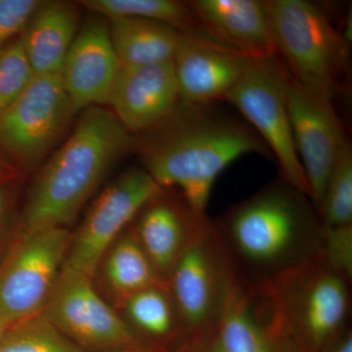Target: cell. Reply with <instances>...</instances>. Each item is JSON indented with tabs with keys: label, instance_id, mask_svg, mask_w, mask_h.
<instances>
[{
	"label": "cell",
	"instance_id": "1",
	"mask_svg": "<svg viewBox=\"0 0 352 352\" xmlns=\"http://www.w3.org/2000/svg\"><path fill=\"white\" fill-rule=\"evenodd\" d=\"M143 143L144 170L163 189L176 187L190 207L207 214L215 180L249 154L270 153L252 127L208 110V104L182 102Z\"/></svg>",
	"mask_w": 352,
	"mask_h": 352
},
{
	"label": "cell",
	"instance_id": "2",
	"mask_svg": "<svg viewBox=\"0 0 352 352\" xmlns=\"http://www.w3.org/2000/svg\"><path fill=\"white\" fill-rule=\"evenodd\" d=\"M215 223L244 284L265 283L320 256L318 212L307 195L283 180L231 208Z\"/></svg>",
	"mask_w": 352,
	"mask_h": 352
},
{
	"label": "cell",
	"instance_id": "3",
	"mask_svg": "<svg viewBox=\"0 0 352 352\" xmlns=\"http://www.w3.org/2000/svg\"><path fill=\"white\" fill-rule=\"evenodd\" d=\"M134 144L115 113L85 109L69 138L44 164L28 195L21 234L75 223L113 164Z\"/></svg>",
	"mask_w": 352,
	"mask_h": 352
},
{
	"label": "cell",
	"instance_id": "4",
	"mask_svg": "<svg viewBox=\"0 0 352 352\" xmlns=\"http://www.w3.org/2000/svg\"><path fill=\"white\" fill-rule=\"evenodd\" d=\"M254 286L298 352H327L351 330V281L320 256Z\"/></svg>",
	"mask_w": 352,
	"mask_h": 352
},
{
	"label": "cell",
	"instance_id": "5",
	"mask_svg": "<svg viewBox=\"0 0 352 352\" xmlns=\"http://www.w3.org/2000/svg\"><path fill=\"white\" fill-rule=\"evenodd\" d=\"M277 52L298 85L335 98L349 83V43L325 11L305 0H265Z\"/></svg>",
	"mask_w": 352,
	"mask_h": 352
},
{
	"label": "cell",
	"instance_id": "6",
	"mask_svg": "<svg viewBox=\"0 0 352 352\" xmlns=\"http://www.w3.org/2000/svg\"><path fill=\"white\" fill-rule=\"evenodd\" d=\"M243 283L215 221L208 219L171 270L168 288L189 338L217 333Z\"/></svg>",
	"mask_w": 352,
	"mask_h": 352
},
{
	"label": "cell",
	"instance_id": "7",
	"mask_svg": "<svg viewBox=\"0 0 352 352\" xmlns=\"http://www.w3.org/2000/svg\"><path fill=\"white\" fill-rule=\"evenodd\" d=\"M289 80L288 72L278 65L275 57L252 60L223 99L244 116L276 157L282 180L309 198L289 118Z\"/></svg>",
	"mask_w": 352,
	"mask_h": 352
},
{
	"label": "cell",
	"instance_id": "8",
	"mask_svg": "<svg viewBox=\"0 0 352 352\" xmlns=\"http://www.w3.org/2000/svg\"><path fill=\"white\" fill-rule=\"evenodd\" d=\"M72 233L51 227L21 234L0 267V318L7 325L41 314L66 263Z\"/></svg>",
	"mask_w": 352,
	"mask_h": 352
},
{
	"label": "cell",
	"instance_id": "9",
	"mask_svg": "<svg viewBox=\"0 0 352 352\" xmlns=\"http://www.w3.org/2000/svg\"><path fill=\"white\" fill-rule=\"evenodd\" d=\"M92 279L65 263L41 312L87 352L147 351L124 317L97 293Z\"/></svg>",
	"mask_w": 352,
	"mask_h": 352
},
{
	"label": "cell",
	"instance_id": "10",
	"mask_svg": "<svg viewBox=\"0 0 352 352\" xmlns=\"http://www.w3.org/2000/svg\"><path fill=\"white\" fill-rule=\"evenodd\" d=\"M73 115L60 75L36 76L0 115V146L21 166L34 168L63 138Z\"/></svg>",
	"mask_w": 352,
	"mask_h": 352
},
{
	"label": "cell",
	"instance_id": "11",
	"mask_svg": "<svg viewBox=\"0 0 352 352\" xmlns=\"http://www.w3.org/2000/svg\"><path fill=\"white\" fill-rule=\"evenodd\" d=\"M163 188L144 168L122 173L97 197L76 233H72L66 264L94 278L113 241Z\"/></svg>",
	"mask_w": 352,
	"mask_h": 352
},
{
	"label": "cell",
	"instance_id": "12",
	"mask_svg": "<svg viewBox=\"0 0 352 352\" xmlns=\"http://www.w3.org/2000/svg\"><path fill=\"white\" fill-rule=\"evenodd\" d=\"M287 101L309 199L318 210L329 176L349 141L332 97L302 87L289 76Z\"/></svg>",
	"mask_w": 352,
	"mask_h": 352
},
{
	"label": "cell",
	"instance_id": "13",
	"mask_svg": "<svg viewBox=\"0 0 352 352\" xmlns=\"http://www.w3.org/2000/svg\"><path fill=\"white\" fill-rule=\"evenodd\" d=\"M180 100L173 60L122 67L108 105L131 133H148L175 112Z\"/></svg>",
	"mask_w": 352,
	"mask_h": 352
},
{
	"label": "cell",
	"instance_id": "14",
	"mask_svg": "<svg viewBox=\"0 0 352 352\" xmlns=\"http://www.w3.org/2000/svg\"><path fill=\"white\" fill-rule=\"evenodd\" d=\"M120 69L107 25L87 22L76 34L60 72L74 112L108 104Z\"/></svg>",
	"mask_w": 352,
	"mask_h": 352
},
{
	"label": "cell",
	"instance_id": "15",
	"mask_svg": "<svg viewBox=\"0 0 352 352\" xmlns=\"http://www.w3.org/2000/svg\"><path fill=\"white\" fill-rule=\"evenodd\" d=\"M252 60L210 36L183 34L173 59L180 100L210 104L224 98Z\"/></svg>",
	"mask_w": 352,
	"mask_h": 352
},
{
	"label": "cell",
	"instance_id": "16",
	"mask_svg": "<svg viewBox=\"0 0 352 352\" xmlns=\"http://www.w3.org/2000/svg\"><path fill=\"white\" fill-rule=\"evenodd\" d=\"M210 219L182 199L170 198L164 189L135 217L131 226L157 276L168 286L176 261ZM133 220V221H134Z\"/></svg>",
	"mask_w": 352,
	"mask_h": 352
},
{
	"label": "cell",
	"instance_id": "17",
	"mask_svg": "<svg viewBox=\"0 0 352 352\" xmlns=\"http://www.w3.org/2000/svg\"><path fill=\"white\" fill-rule=\"evenodd\" d=\"M187 3L201 28L217 43L250 59L278 54L263 1L194 0Z\"/></svg>",
	"mask_w": 352,
	"mask_h": 352
},
{
	"label": "cell",
	"instance_id": "18",
	"mask_svg": "<svg viewBox=\"0 0 352 352\" xmlns=\"http://www.w3.org/2000/svg\"><path fill=\"white\" fill-rule=\"evenodd\" d=\"M226 352H296L282 332L258 286L241 283L227 303L217 331Z\"/></svg>",
	"mask_w": 352,
	"mask_h": 352
},
{
	"label": "cell",
	"instance_id": "19",
	"mask_svg": "<svg viewBox=\"0 0 352 352\" xmlns=\"http://www.w3.org/2000/svg\"><path fill=\"white\" fill-rule=\"evenodd\" d=\"M78 9L67 1H43L21 34L36 76L60 75L78 34Z\"/></svg>",
	"mask_w": 352,
	"mask_h": 352
},
{
	"label": "cell",
	"instance_id": "20",
	"mask_svg": "<svg viewBox=\"0 0 352 352\" xmlns=\"http://www.w3.org/2000/svg\"><path fill=\"white\" fill-rule=\"evenodd\" d=\"M109 32L122 67L171 61L183 36L171 25L134 18L113 20Z\"/></svg>",
	"mask_w": 352,
	"mask_h": 352
},
{
	"label": "cell",
	"instance_id": "21",
	"mask_svg": "<svg viewBox=\"0 0 352 352\" xmlns=\"http://www.w3.org/2000/svg\"><path fill=\"white\" fill-rule=\"evenodd\" d=\"M100 267L103 283L120 308L139 292L164 285L131 227L113 241L99 263Z\"/></svg>",
	"mask_w": 352,
	"mask_h": 352
},
{
	"label": "cell",
	"instance_id": "22",
	"mask_svg": "<svg viewBox=\"0 0 352 352\" xmlns=\"http://www.w3.org/2000/svg\"><path fill=\"white\" fill-rule=\"evenodd\" d=\"M120 308L127 325L144 346V340L156 344L176 342L182 346L189 339L166 285L139 292L126 300Z\"/></svg>",
	"mask_w": 352,
	"mask_h": 352
},
{
	"label": "cell",
	"instance_id": "23",
	"mask_svg": "<svg viewBox=\"0 0 352 352\" xmlns=\"http://www.w3.org/2000/svg\"><path fill=\"white\" fill-rule=\"evenodd\" d=\"M83 6L111 21L145 19L164 23L186 34L208 36L187 2L175 0H85Z\"/></svg>",
	"mask_w": 352,
	"mask_h": 352
},
{
	"label": "cell",
	"instance_id": "24",
	"mask_svg": "<svg viewBox=\"0 0 352 352\" xmlns=\"http://www.w3.org/2000/svg\"><path fill=\"white\" fill-rule=\"evenodd\" d=\"M0 352H87L58 330L45 315L14 323L0 340Z\"/></svg>",
	"mask_w": 352,
	"mask_h": 352
},
{
	"label": "cell",
	"instance_id": "25",
	"mask_svg": "<svg viewBox=\"0 0 352 352\" xmlns=\"http://www.w3.org/2000/svg\"><path fill=\"white\" fill-rule=\"evenodd\" d=\"M317 212L323 227L352 224V151L349 142L329 176Z\"/></svg>",
	"mask_w": 352,
	"mask_h": 352
},
{
	"label": "cell",
	"instance_id": "26",
	"mask_svg": "<svg viewBox=\"0 0 352 352\" xmlns=\"http://www.w3.org/2000/svg\"><path fill=\"white\" fill-rule=\"evenodd\" d=\"M34 76L20 36L0 48V115L19 99Z\"/></svg>",
	"mask_w": 352,
	"mask_h": 352
},
{
	"label": "cell",
	"instance_id": "27",
	"mask_svg": "<svg viewBox=\"0 0 352 352\" xmlns=\"http://www.w3.org/2000/svg\"><path fill=\"white\" fill-rule=\"evenodd\" d=\"M320 256L336 272L352 282V224L323 227Z\"/></svg>",
	"mask_w": 352,
	"mask_h": 352
},
{
	"label": "cell",
	"instance_id": "28",
	"mask_svg": "<svg viewBox=\"0 0 352 352\" xmlns=\"http://www.w3.org/2000/svg\"><path fill=\"white\" fill-rule=\"evenodd\" d=\"M38 0H0V48L22 34L32 14L38 8Z\"/></svg>",
	"mask_w": 352,
	"mask_h": 352
},
{
	"label": "cell",
	"instance_id": "29",
	"mask_svg": "<svg viewBox=\"0 0 352 352\" xmlns=\"http://www.w3.org/2000/svg\"><path fill=\"white\" fill-rule=\"evenodd\" d=\"M175 352H226L217 333L212 335L189 338Z\"/></svg>",
	"mask_w": 352,
	"mask_h": 352
},
{
	"label": "cell",
	"instance_id": "30",
	"mask_svg": "<svg viewBox=\"0 0 352 352\" xmlns=\"http://www.w3.org/2000/svg\"><path fill=\"white\" fill-rule=\"evenodd\" d=\"M327 352H352V335L351 330L344 336Z\"/></svg>",
	"mask_w": 352,
	"mask_h": 352
},
{
	"label": "cell",
	"instance_id": "31",
	"mask_svg": "<svg viewBox=\"0 0 352 352\" xmlns=\"http://www.w3.org/2000/svg\"><path fill=\"white\" fill-rule=\"evenodd\" d=\"M9 201H10V191L8 189L0 188V222L6 214Z\"/></svg>",
	"mask_w": 352,
	"mask_h": 352
},
{
	"label": "cell",
	"instance_id": "32",
	"mask_svg": "<svg viewBox=\"0 0 352 352\" xmlns=\"http://www.w3.org/2000/svg\"><path fill=\"white\" fill-rule=\"evenodd\" d=\"M9 325H7L6 322L2 320L1 318H0V340H1V338L3 337L4 333H6L7 329H8Z\"/></svg>",
	"mask_w": 352,
	"mask_h": 352
},
{
	"label": "cell",
	"instance_id": "33",
	"mask_svg": "<svg viewBox=\"0 0 352 352\" xmlns=\"http://www.w3.org/2000/svg\"><path fill=\"white\" fill-rule=\"evenodd\" d=\"M108 352H150L148 351H143V349H122V351H115Z\"/></svg>",
	"mask_w": 352,
	"mask_h": 352
},
{
	"label": "cell",
	"instance_id": "34",
	"mask_svg": "<svg viewBox=\"0 0 352 352\" xmlns=\"http://www.w3.org/2000/svg\"><path fill=\"white\" fill-rule=\"evenodd\" d=\"M3 162H2V160L0 159V173H1V171H3Z\"/></svg>",
	"mask_w": 352,
	"mask_h": 352
}]
</instances>
